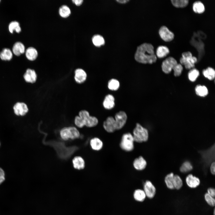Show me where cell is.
<instances>
[{"label": "cell", "instance_id": "46", "mask_svg": "<svg viewBox=\"0 0 215 215\" xmlns=\"http://www.w3.org/2000/svg\"><path fill=\"white\" fill-rule=\"evenodd\" d=\"M116 1L118 2L124 4L127 2L129 1L128 0H117Z\"/></svg>", "mask_w": 215, "mask_h": 215}, {"label": "cell", "instance_id": "19", "mask_svg": "<svg viewBox=\"0 0 215 215\" xmlns=\"http://www.w3.org/2000/svg\"><path fill=\"white\" fill-rule=\"evenodd\" d=\"M91 148L94 150L98 151L101 150L103 146V143L99 138L97 137L91 139L90 142Z\"/></svg>", "mask_w": 215, "mask_h": 215}, {"label": "cell", "instance_id": "18", "mask_svg": "<svg viewBox=\"0 0 215 215\" xmlns=\"http://www.w3.org/2000/svg\"><path fill=\"white\" fill-rule=\"evenodd\" d=\"M73 167L76 169L81 170L85 166V162L84 159L81 156L75 157L72 160Z\"/></svg>", "mask_w": 215, "mask_h": 215}, {"label": "cell", "instance_id": "30", "mask_svg": "<svg viewBox=\"0 0 215 215\" xmlns=\"http://www.w3.org/2000/svg\"><path fill=\"white\" fill-rule=\"evenodd\" d=\"M173 185L174 189H180L182 186L183 181L181 177L177 175H174Z\"/></svg>", "mask_w": 215, "mask_h": 215}, {"label": "cell", "instance_id": "11", "mask_svg": "<svg viewBox=\"0 0 215 215\" xmlns=\"http://www.w3.org/2000/svg\"><path fill=\"white\" fill-rule=\"evenodd\" d=\"M103 127L108 132L112 133L116 130L115 119L112 116L107 117L103 123Z\"/></svg>", "mask_w": 215, "mask_h": 215}, {"label": "cell", "instance_id": "5", "mask_svg": "<svg viewBox=\"0 0 215 215\" xmlns=\"http://www.w3.org/2000/svg\"><path fill=\"white\" fill-rule=\"evenodd\" d=\"M79 116L82 120L85 125L88 127L96 126L98 123L97 119L95 116H90L89 112L85 110L80 111Z\"/></svg>", "mask_w": 215, "mask_h": 215}, {"label": "cell", "instance_id": "10", "mask_svg": "<svg viewBox=\"0 0 215 215\" xmlns=\"http://www.w3.org/2000/svg\"><path fill=\"white\" fill-rule=\"evenodd\" d=\"M159 33L161 39L165 41L170 42L174 39V36L173 33L166 26H162L159 29Z\"/></svg>", "mask_w": 215, "mask_h": 215}, {"label": "cell", "instance_id": "22", "mask_svg": "<svg viewBox=\"0 0 215 215\" xmlns=\"http://www.w3.org/2000/svg\"><path fill=\"white\" fill-rule=\"evenodd\" d=\"M168 48L165 46H160L157 48L156 56L159 58H162L166 56L169 53Z\"/></svg>", "mask_w": 215, "mask_h": 215}, {"label": "cell", "instance_id": "28", "mask_svg": "<svg viewBox=\"0 0 215 215\" xmlns=\"http://www.w3.org/2000/svg\"><path fill=\"white\" fill-rule=\"evenodd\" d=\"M93 44L96 46L100 47L104 44L105 41L103 37L99 35L94 36L92 38Z\"/></svg>", "mask_w": 215, "mask_h": 215}, {"label": "cell", "instance_id": "8", "mask_svg": "<svg viewBox=\"0 0 215 215\" xmlns=\"http://www.w3.org/2000/svg\"><path fill=\"white\" fill-rule=\"evenodd\" d=\"M127 116L126 113L121 111L117 113L115 116V122L116 130L122 129L127 121Z\"/></svg>", "mask_w": 215, "mask_h": 215}, {"label": "cell", "instance_id": "32", "mask_svg": "<svg viewBox=\"0 0 215 215\" xmlns=\"http://www.w3.org/2000/svg\"><path fill=\"white\" fill-rule=\"evenodd\" d=\"M193 168L191 163L188 161L183 162L180 168V171L183 173H186L191 171Z\"/></svg>", "mask_w": 215, "mask_h": 215}, {"label": "cell", "instance_id": "43", "mask_svg": "<svg viewBox=\"0 0 215 215\" xmlns=\"http://www.w3.org/2000/svg\"><path fill=\"white\" fill-rule=\"evenodd\" d=\"M207 193L212 197H215V190L214 188H208L207 190Z\"/></svg>", "mask_w": 215, "mask_h": 215}, {"label": "cell", "instance_id": "2", "mask_svg": "<svg viewBox=\"0 0 215 215\" xmlns=\"http://www.w3.org/2000/svg\"><path fill=\"white\" fill-rule=\"evenodd\" d=\"M134 142L142 143L146 142L148 139V132L147 129L139 123L136 124L132 134Z\"/></svg>", "mask_w": 215, "mask_h": 215}, {"label": "cell", "instance_id": "12", "mask_svg": "<svg viewBox=\"0 0 215 215\" xmlns=\"http://www.w3.org/2000/svg\"><path fill=\"white\" fill-rule=\"evenodd\" d=\"M144 190L146 196L149 198H152L155 196L156 189L150 181L148 180L146 181L144 185Z\"/></svg>", "mask_w": 215, "mask_h": 215}, {"label": "cell", "instance_id": "40", "mask_svg": "<svg viewBox=\"0 0 215 215\" xmlns=\"http://www.w3.org/2000/svg\"><path fill=\"white\" fill-rule=\"evenodd\" d=\"M183 69V67L182 65L177 63L173 69L174 75L176 76H178L180 75L182 73Z\"/></svg>", "mask_w": 215, "mask_h": 215}, {"label": "cell", "instance_id": "45", "mask_svg": "<svg viewBox=\"0 0 215 215\" xmlns=\"http://www.w3.org/2000/svg\"><path fill=\"white\" fill-rule=\"evenodd\" d=\"M73 2L77 6H79L81 5L83 1V0H73Z\"/></svg>", "mask_w": 215, "mask_h": 215}, {"label": "cell", "instance_id": "36", "mask_svg": "<svg viewBox=\"0 0 215 215\" xmlns=\"http://www.w3.org/2000/svg\"><path fill=\"white\" fill-rule=\"evenodd\" d=\"M134 196L136 200L139 201H142L145 199L146 195L144 191L138 189L135 191Z\"/></svg>", "mask_w": 215, "mask_h": 215}, {"label": "cell", "instance_id": "7", "mask_svg": "<svg viewBox=\"0 0 215 215\" xmlns=\"http://www.w3.org/2000/svg\"><path fill=\"white\" fill-rule=\"evenodd\" d=\"M177 63V61L174 58L169 57L162 62V70L165 73H169Z\"/></svg>", "mask_w": 215, "mask_h": 215}, {"label": "cell", "instance_id": "38", "mask_svg": "<svg viewBox=\"0 0 215 215\" xmlns=\"http://www.w3.org/2000/svg\"><path fill=\"white\" fill-rule=\"evenodd\" d=\"M70 132V138L71 139H74L79 138L80 133L77 128L74 127H69Z\"/></svg>", "mask_w": 215, "mask_h": 215}, {"label": "cell", "instance_id": "34", "mask_svg": "<svg viewBox=\"0 0 215 215\" xmlns=\"http://www.w3.org/2000/svg\"><path fill=\"white\" fill-rule=\"evenodd\" d=\"M60 133L61 138L64 140H67L70 139V132L69 127L62 128Z\"/></svg>", "mask_w": 215, "mask_h": 215}, {"label": "cell", "instance_id": "33", "mask_svg": "<svg viewBox=\"0 0 215 215\" xmlns=\"http://www.w3.org/2000/svg\"><path fill=\"white\" fill-rule=\"evenodd\" d=\"M9 30L10 32L12 33L14 30L17 33H19L21 31V28L19 23L16 21L11 22L9 24Z\"/></svg>", "mask_w": 215, "mask_h": 215}, {"label": "cell", "instance_id": "39", "mask_svg": "<svg viewBox=\"0 0 215 215\" xmlns=\"http://www.w3.org/2000/svg\"><path fill=\"white\" fill-rule=\"evenodd\" d=\"M205 199L207 203L211 207H214L215 205L214 197L208 194L207 193L204 195Z\"/></svg>", "mask_w": 215, "mask_h": 215}, {"label": "cell", "instance_id": "27", "mask_svg": "<svg viewBox=\"0 0 215 215\" xmlns=\"http://www.w3.org/2000/svg\"><path fill=\"white\" fill-rule=\"evenodd\" d=\"M174 175L173 173H171L167 174L165 178V182L166 186L168 189L171 190L174 189L173 185Z\"/></svg>", "mask_w": 215, "mask_h": 215}, {"label": "cell", "instance_id": "17", "mask_svg": "<svg viewBox=\"0 0 215 215\" xmlns=\"http://www.w3.org/2000/svg\"><path fill=\"white\" fill-rule=\"evenodd\" d=\"M104 108L107 109H110L115 106V99L113 96L111 94L106 95L103 103Z\"/></svg>", "mask_w": 215, "mask_h": 215}, {"label": "cell", "instance_id": "49", "mask_svg": "<svg viewBox=\"0 0 215 215\" xmlns=\"http://www.w3.org/2000/svg\"></svg>", "mask_w": 215, "mask_h": 215}, {"label": "cell", "instance_id": "44", "mask_svg": "<svg viewBox=\"0 0 215 215\" xmlns=\"http://www.w3.org/2000/svg\"><path fill=\"white\" fill-rule=\"evenodd\" d=\"M215 162L214 161L212 162L210 165V171L211 174L214 175L215 174Z\"/></svg>", "mask_w": 215, "mask_h": 215}, {"label": "cell", "instance_id": "3", "mask_svg": "<svg viewBox=\"0 0 215 215\" xmlns=\"http://www.w3.org/2000/svg\"><path fill=\"white\" fill-rule=\"evenodd\" d=\"M134 141L132 134L130 133H124L122 136L120 143V146L123 150L130 152L134 148Z\"/></svg>", "mask_w": 215, "mask_h": 215}, {"label": "cell", "instance_id": "20", "mask_svg": "<svg viewBox=\"0 0 215 215\" xmlns=\"http://www.w3.org/2000/svg\"><path fill=\"white\" fill-rule=\"evenodd\" d=\"M13 51L16 56H20L24 52L25 47L24 45L20 42L15 43L13 47Z\"/></svg>", "mask_w": 215, "mask_h": 215}, {"label": "cell", "instance_id": "24", "mask_svg": "<svg viewBox=\"0 0 215 215\" xmlns=\"http://www.w3.org/2000/svg\"><path fill=\"white\" fill-rule=\"evenodd\" d=\"M196 94L198 96L205 97L208 93V90L207 87L204 85H198L195 88Z\"/></svg>", "mask_w": 215, "mask_h": 215}, {"label": "cell", "instance_id": "25", "mask_svg": "<svg viewBox=\"0 0 215 215\" xmlns=\"http://www.w3.org/2000/svg\"><path fill=\"white\" fill-rule=\"evenodd\" d=\"M193 9L195 13L200 14L204 12L205 7L203 4L201 2L196 1L193 4Z\"/></svg>", "mask_w": 215, "mask_h": 215}, {"label": "cell", "instance_id": "42", "mask_svg": "<svg viewBox=\"0 0 215 215\" xmlns=\"http://www.w3.org/2000/svg\"><path fill=\"white\" fill-rule=\"evenodd\" d=\"M5 174L4 170L0 167V185L5 180Z\"/></svg>", "mask_w": 215, "mask_h": 215}, {"label": "cell", "instance_id": "13", "mask_svg": "<svg viewBox=\"0 0 215 215\" xmlns=\"http://www.w3.org/2000/svg\"><path fill=\"white\" fill-rule=\"evenodd\" d=\"M23 77L25 81L27 82L34 83L37 79V75L36 71L33 69L28 68L24 73Z\"/></svg>", "mask_w": 215, "mask_h": 215}, {"label": "cell", "instance_id": "21", "mask_svg": "<svg viewBox=\"0 0 215 215\" xmlns=\"http://www.w3.org/2000/svg\"><path fill=\"white\" fill-rule=\"evenodd\" d=\"M26 56L27 58L31 61L35 60L38 56V52L36 50L32 47H28L26 50Z\"/></svg>", "mask_w": 215, "mask_h": 215}, {"label": "cell", "instance_id": "47", "mask_svg": "<svg viewBox=\"0 0 215 215\" xmlns=\"http://www.w3.org/2000/svg\"><path fill=\"white\" fill-rule=\"evenodd\" d=\"M214 215H215V209H214Z\"/></svg>", "mask_w": 215, "mask_h": 215}, {"label": "cell", "instance_id": "16", "mask_svg": "<svg viewBox=\"0 0 215 215\" xmlns=\"http://www.w3.org/2000/svg\"><path fill=\"white\" fill-rule=\"evenodd\" d=\"M147 164L146 160L141 156L135 159L133 162L134 168L139 171L144 169L146 167Z\"/></svg>", "mask_w": 215, "mask_h": 215}, {"label": "cell", "instance_id": "37", "mask_svg": "<svg viewBox=\"0 0 215 215\" xmlns=\"http://www.w3.org/2000/svg\"><path fill=\"white\" fill-rule=\"evenodd\" d=\"M173 5L176 7L182 8L186 7L188 4V0H171Z\"/></svg>", "mask_w": 215, "mask_h": 215}, {"label": "cell", "instance_id": "48", "mask_svg": "<svg viewBox=\"0 0 215 215\" xmlns=\"http://www.w3.org/2000/svg\"><path fill=\"white\" fill-rule=\"evenodd\" d=\"M0 145H1V143H0Z\"/></svg>", "mask_w": 215, "mask_h": 215}, {"label": "cell", "instance_id": "1", "mask_svg": "<svg viewBox=\"0 0 215 215\" xmlns=\"http://www.w3.org/2000/svg\"><path fill=\"white\" fill-rule=\"evenodd\" d=\"M134 58L137 62L144 64H152L155 62L157 60L153 45L147 43L138 47Z\"/></svg>", "mask_w": 215, "mask_h": 215}, {"label": "cell", "instance_id": "4", "mask_svg": "<svg viewBox=\"0 0 215 215\" xmlns=\"http://www.w3.org/2000/svg\"><path fill=\"white\" fill-rule=\"evenodd\" d=\"M197 61V58L193 56L191 53L189 51L182 53V57L180 59L181 64L184 65L185 68L187 69L193 68Z\"/></svg>", "mask_w": 215, "mask_h": 215}, {"label": "cell", "instance_id": "14", "mask_svg": "<svg viewBox=\"0 0 215 215\" xmlns=\"http://www.w3.org/2000/svg\"><path fill=\"white\" fill-rule=\"evenodd\" d=\"M74 79L78 84H82L86 80L87 74L86 72L81 68H77L75 71Z\"/></svg>", "mask_w": 215, "mask_h": 215}, {"label": "cell", "instance_id": "41", "mask_svg": "<svg viewBox=\"0 0 215 215\" xmlns=\"http://www.w3.org/2000/svg\"><path fill=\"white\" fill-rule=\"evenodd\" d=\"M74 123L75 125L79 128H82L85 126L82 120L79 116L75 117Z\"/></svg>", "mask_w": 215, "mask_h": 215}, {"label": "cell", "instance_id": "29", "mask_svg": "<svg viewBox=\"0 0 215 215\" xmlns=\"http://www.w3.org/2000/svg\"><path fill=\"white\" fill-rule=\"evenodd\" d=\"M71 13L70 8L67 6L64 5L62 6L59 10L60 16L63 18H67L69 16Z\"/></svg>", "mask_w": 215, "mask_h": 215}, {"label": "cell", "instance_id": "9", "mask_svg": "<svg viewBox=\"0 0 215 215\" xmlns=\"http://www.w3.org/2000/svg\"><path fill=\"white\" fill-rule=\"evenodd\" d=\"M13 109L15 114L17 116H24L27 113L29 110L27 104L23 102L16 103L14 105Z\"/></svg>", "mask_w": 215, "mask_h": 215}, {"label": "cell", "instance_id": "26", "mask_svg": "<svg viewBox=\"0 0 215 215\" xmlns=\"http://www.w3.org/2000/svg\"><path fill=\"white\" fill-rule=\"evenodd\" d=\"M202 73L204 76L209 80H213L215 78V71L212 67H208L203 70Z\"/></svg>", "mask_w": 215, "mask_h": 215}, {"label": "cell", "instance_id": "23", "mask_svg": "<svg viewBox=\"0 0 215 215\" xmlns=\"http://www.w3.org/2000/svg\"><path fill=\"white\" fill-rule=\"evenodd\" d=\"M13 56L12 53L9 48H4L0 53V58L3 60H10Z\"/></svg>", "mask_w": 215, "mask_h": 215}, {"label": "cell", "instance_id": "6", "mask_svg": "<svg viewBox=\"0 0 215 215\" xmlns=\"http://www.w3.org/2000/svg\"><path fill=\"white\" fill-rule=\"evenodd\" d=\"M201 154L205 167L208 166L209 165L214 161L215 158V145L212 146L209 149L199 152Z\"/></svg>", "mask_w": 215, "mask_h": 215}, {"label": "cell", "instance_id": "31", "mask_svg": "<svg viewBox=\"0 0 215 215\" xmlns=\"http://www.w3.org/2000/svg\"><path fill=\"white\" fill-rule=\"evenodd\" d=\"M120 84L119 81L115 79H111L110 80L108 83V88L112 90H116L119 88Z\"/></svg>", "mask_w": 215, "mask_h": 215}, {"label": "cell", "instance_id": "15", "mask_svg": "<svg viewBox=\"0 0 215 215\" xmlns=\"http://www.w3.org/2000/svg\"><path fill=\"white\" fill-rule=\"evenodd\" d=\"M185 181L187 185L191 188H196L200 183L199 179L192 174H189L186 176Z\"/></svg>", "mask_w": 215, "mask_h": 215}, {"label": "cell", "instance_id": "35", "mask_svg": "<svg viewBox=\"0 0 215 215\" xmlns=\"http://www.w3.org/2000/svg\"><path fill=\"white\" fill-rule=\"evenodd\" d=\"M199 72L198 70L195 68L192 69L188 72V79L191 82H194L199 76Z\"/></svg>", "mask_w": 215, "mask_h": 215}]
</instances>
